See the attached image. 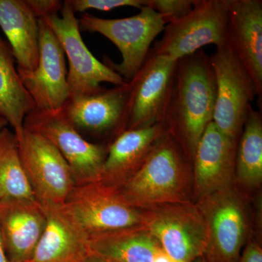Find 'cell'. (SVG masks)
I'll list each match as a JSON object with an SVG mask.
<instances>
[{"label":"cell","mask_w":262,"mask_h":262,"mask_svg":"<svg viewBox=\"0 0 262 262\" xmlns=\"http://www.w3.org/2000/svg\"><path fill=\"white\" fill-rule=\"evenodd\" d=\"M90 237L141 225L144 211L131 206L118 188L102 182L75 185L64 203Z\"/></svg>","instance_id":"ba28073f"},{"label":"cell","mask_w":262,"mask_h":262,"mask_svg":"<svg viewBox=\"0 0 262 262\" xmlns=\"http://www.w3.org/2000/svg\"><path fill=\"white\" fill-rule=\"evenodd\" d=\"M38 19L59 14L63 1L59 0H26Z\"/></svg>","instance_id":"4316f807"},{"label":"cell","mask_w":262,"mask_h":262,"mask_svg":"<svg viewBox=\"0 0 262 262\" xmlns=\"http://www.w3.org/2000/svg\"><path fill=\"white\" fill-rule=\"evenodd\" d=\"M24 127L41 134L58 149L70 167L75 185L100 180L107 146L88 141L59 113L35 108L26 117Z\"/></svg>","instance_id":"30bf717a"},{"label":"cell","mask_w":262,"mask_h":262,"mask_svg":"<svg viewBox=\"0 0 262 262\" xmlns=\"http://www.w3.org/2000/svg\"><path fill=\"white\" fill-rule=\"evenodd\" d=\"M177 63L150 50L144 64L128 82L125 130L163 124Z\"/></svg>","instance_id":"7c38bea8"},{"label":"cell","mask_w":262,"mask_h":262,"mask_svg":"<svg viewBox=\"0 0 262 262\" xmlns=\"http://www.w3.org/2000/svg\"><path fill=\"white\" fill-rule=\"evenodd\" d=\"M215 95L214 73L204 51L177 61L162 125L192 162L200 139L213 122Z\"/></svg>","instance_id":"6da1fadb"},{"label":"cell","mask_w":262,"mask_h":262,"mask_svg":"<svg viewBox=\"0 0 262 262\" xmlns=\"http://www.w3.org/2000/svg\"><path fill=\"white\" fill-rule=\"evenodd\" d=\"M17 141L22 165L37 201L64 204L75 186L64 158L44 136L26 127Z\"/></svg>","instance_id":"8fae6325"},{"label":"cell","mask_w":262,"mask_h":262,"mask_svg":"<svg viewBox=\"0 0 262 262\" xmlns=\"http://www.w3.org/2000/svg\"><path fill=\"white\" fill-rule=\"evenodd\" d=\"M195 0H144V5L161 15L167 24L182 18L192 10Z\"/></svg>","instance_id":"d4e9b609"},{"label":"cell","mask_w":262,"mask_h":262,"mask_svg":"<svg viewBox=\"0 0 262 262\" xmlns=\"http://www.w3.org/2000/svg\"><path fill=\"white\" fill-rule=\"evenodd\" d=\"M75 13H84L86 10H96L110 11L122 7H134L140 9L144 0H67Z\"/></svg>","instance_id":"484cf974"},{"label":"cell","mask_w":262,"mask_h":262,"mask_svg":"<svg viewBox=\"0 0 262 262\" xmlns=\"http://www.w3.org/2000/svg\"><path fill=\"white\" fill-rule=\"evenodd\" d=\"M40 20L54 33L68 59L70 96L93 94L102 88V82L115 86L127 82L89 51L81 36L78 18L67 0L63 1L59 14Z\"/></svg>","instance_id":"52a82bcc"},{"label":"cell","mask_w":262,"mask_h":262,"mask_svg":"<svg viewBox=\"0 0 262 262\" xmlns=\"http://www.w3.org/2000/svg\"><path fill=\"white\" fill-rule=\"evenodd\" d=\"M39 60L32 73L19 75L37 110L46 113L60 112L70 96L65 53L59 41L46 22L39 19Z\"/></svg>","instance_id":"5bb4252c"},{"label":"cell","mask_w":262,"mask_h":262,"mask_svg":"<svg viewBox=\"0 0 262 262\" xmlns=\"http://www.w3.org/2000/svg\"><path fill=\"white\" fill-rule=\"evenodd\" d=\"M208 232L206 262H239L248 232L242 198L231 187L199 199Z\"/></svg>","instance_id":"9c48e42d"},{"label":"cell","mask_w":262,"mask_h":262,"mask_svg":"<svg viewBox=\"0 0 262 262\" xmlns=\"http://www.w3.org/2000/svg\"><path fill=\"white\" fill-rule=\"evenodd\" d=\"M139 10L138 14L128 18L106 19L84 13L78 18L81 31L98 33L118 48L122 61L115 63L106 58L103 63L126 82L140 70L151 43L166 26L161 15L149 7L144 5Z\"/></svg>","instance_id":"3957f363"},{"label":"cell","mask_w":262,"mask_h":262,"mask_svg":"<svg viewBox=\"0 0 262 262\" xmlns=\"http://www.w3.org/2000/svg\"><path fill=\"white\" fill-rule=\"evenodd\" d=\"M155 262H175L171 259L168 255L166 254L162 248H160L159 251L157 253L155 257Z\"/></svg>","instance_id":"f1b7e54d"},{"label":"cell","mask_w":262,"mask_h":262,"mask_svg":"<svg viewBox=\"0 0 262 262\" xmlns=\"http://www.w3.org/2000/svg\"><path fill=\"white\" fill-rule=\"evenodd\" d=\"M41 205L46 226L27 262H84L91 253L89 234L64 205Z\"/></svg>","instance_id":"2e32d148"},{"label":"cell","mask_w":262,"mask_h":262,"mask_svg":"<svg viewBox=\"0 0 262 262\" xmlns=\"http://www.w3.org/2000/svg\"><path fill=\"white\" fill-rule=\"evenodd\" d=\"M0 262H10L8 256H7L6 251H5L1 232H0Z\"/></svg>","instance_id":"4dcf8cb0"},{"label":"cell","mask_w":262,"mask_h":262,"mask_svg":"<svg viewBox=\"0 0 262 262\" xmlns=\"http://www.w3.org/2000/svg\"><path fill=\"white\" fill-rule=\"evenodd\" d=\"M141 225L175 262H194L204 257L208 248L206 222L196 205L189 202L143 210Z\"/></svg>","instance_id":"5b68a950"},{"label":"cell","mask_w":262,"mask_h":262,"mask_svg":"<svg viewBox=\"0 0 262 262\" xmlns=\"http://www.w3.org/2000/svg\"><path fill=\"white\" fill-rule=\"evenodd\" d=\"M229 4L230 0H195L189 13L165 26L151 51L178 61L207 45H227Z\"/></svg>","instance_id":"277c9868"},{"label":"cell","mask_w":262,"mask_h":262,"mask_svg":"<svg viewBox=\"0 0 262 262\" xmlns=\"http://www.w3.org/2000/svg\"><path fill=\"white\" fill-rule=\"evenodd\" d=\"M194 262H206V261H205L204 258L203 257L201 258H199V259L196 260V261H194Z\"/></svg>","instance_id":"d6a6232c"},{"label":"cell","mask_w":262,"mask_h":262,"mask_svg":"<svg viewBox=\"0 0 262 262\" xmlns=\"http://www.w3.org/2000/svg\"><path fill=\"white\" fill-rule=\"evenodd\" d=\"M165 133L162 124L121 133L107 145L100 182L117 188L121 187L145 161Z\"/></svg>","instance_id":"d6986e66"},{"label":"cell","mask_w":262,"mask_h":262,"mask_svg":"<svg viewBox=\"0 0 262 262\" xmlns=\"http://www.w3.org/2000/svg\"><path fill=\"white\" fill-rule=\"evenodd\" d=\"M37 201L19 155L14 132L5 127L0 131V203Z\"/></svg>","instance_id":"603a6c76"},{"label":"cell","mask_w":262,"mask_h":262,"mask_svg":"<svg viewBox=\"0 0 262 262\" xmlns=\"http://www.w3.org/2000/svg\"><path fill=\"white\" fill-rule=\"evenodd\" d=\"M7 125H8V122H7L6 120H5L3 117L0 116V131H1L2 129L7 127Z\"/></svg>","instance_id":"1f68e13d"},{"label":"cell","mask_w":262,"mask_h":262,"mask_svg":"<svg viewBox=\"0 0 262 262\" xmlns=\"http://www.w3.org/2000/svg\"><path fill=\"white\" fill-rule=\"evenodd\" d=\"M158 241L139 225L91 236V252L112 262H155Z\"/></svg>","instance_id":"44dd1931"},{"label":"cell","mask_w":262,"mask_h":262,"mask_svg":"<svg viewBox=\"0 0 262 262\" xmlns=\"http://www.w3.org/2000/svg\"><path fill=\"white\" fill-rule=\"evenodd\" d=\"M235 177L246 187L262 181V117L261 112L248 111L236 149Z\"/></svg>","instance_id":"cb8c5ba5"},{"label":"cell","mask_w":262,"mask_h":262,"mask_svg":"<svg viewBox=\"0 0 262 262\" xmlns=\"http://www.w3.org/2000/svg\"><path fill=\"white\" fill-rule=\"evenodd\" d=\"M227 44L248 72L261 101L262 1L230 0Z\"/></svg>","instance_id":"e0dca14e"},{"label":"cell","mask_w":262,"mask_h":262,"mask_svg":"<svg viewBox=\"0 0 262 262\" xmlns=\"http://www.w3.org/2000/svg\"><path fill=\"white\" fill-rule=\"evenodd\" d=\"M35 105L24 87L9 45L0 37V116L17 139L23 134L26 117Z\"/></svg>","instance_id":"7402d4cb"},{"label":"cell","mask_w":262,"mask_h":262,"mask_svg":"<svg viewBox=\"0 0 262 262\" xmlns=\"http://www.w3.org/2000/svg\"><path fill=\"white\" fill-rule=\"evenodd\" d=\"M239 262H262V249L259 244L250 241L243 251Z\"/></svg>","instance_id":"83f0119b"},{"label":"cell","mask_w":262,"mask_h":262,"mask_svg":"<svg viewBox=\"0 0 262 262\" xmlns=\"http://www.w3.org/2000/svg\"><path fill=\"white\" fill-rule=\"evenodd\" d=\"M237 140L227 137L213 122L208 124L192 159L198 199L232 187Z\"/></svg>","instance_id":"9a60e30c"},{"label":"cell","mask_w":262,"mask_h":262,"mask_svg":"<svg viewBox=\"0 0 262 262\" xmlns=\"http://www.w3.org/2000/svg\"><path fill=\"white\" fill-rule=\"evenodd\" d=\"M46 215L37 201L0 203V232L10 262H27L40 239Z\"/></svg>","instance_id":"ac0fdd59"},{"label":"cell","mask_w":262,"mask_h":262,"mask_svg":"<svg viewBox=\"0 0 262 262\" xmlns=\"http://www.w3.org/2000/svg\"><path fill=\"white\" fill-rule=\"evenodd\" d=\"M0 28L9 42L18 75L32 73L39 60V19L26 0H0Z\"/></svg>","instance_id":"ffe728a7"},{"label":"cell","mask_w":262,"mask_h":262,"mask_svg":"<svg viewBox=\"0 0 262 262\" xmlns=\"http://www.w3.org/2000/svg\"><path fill=\"white\" fill-rule=\"evenodd\" d=\"M128 95V82L102 87L93 94L69 96L58 113L82 136L113 135L115 139L125 130Z\"/></svg>","instance_id":"4fadbf2b"},{"label":"cell","mask_w":262,"mask_h":262,"mask_svg":"<svg viewBox=\"0 0 262 262\" xmlns=\"http://www.w3.org/2000/svg\"><path fill=\"white\" fill-rule=\"evenodd\" d=\"M216 95L213 122L225 136L238 139L256 90L248 72L228 44L210 56Z\"/></svg>","instance_id":"8992f818"},{"label":"cell","mask_w":262,"mask_h":262,"mask_svg":"<svg viewBox=\"0 0 262 262\" xmlns=\"http://www.w3.org/2000/svg\"><path fill=\"white\" fill-rule=\"evenodd\" d=\"M187 159L177 141L166 132L119 190L127 203L140 210L187 202Z\"/></svg>","instance_id":"7a4b0ae2"},{"label":"cell","mask_w":262,"mask_h":262,"mask_svg":"<svg viewBox=\"0 0 262 262\" xmlns=\"http://www.w3.org/2000/svg\"><path fill=\"white\" fill-rule=\"evenodd\" d=\"M84 262H112L106 259V258L101 257L97 254L91 252L89 256L85 258Z\"/></svg>","instance_id":"f546056e"}]
</instances>
